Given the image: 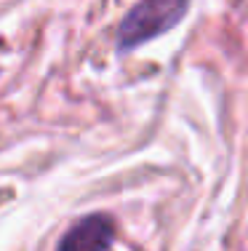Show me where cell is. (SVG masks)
I'll return each instance as SVG.
<instances>
[{
  "label": "cell",
  "instance_id": "cell-2",
  "mask_svg": "<svg viewBox=\"0 0 248 251\" xmlns=\"http://www.w3.org/2000/svg\"><path fill=\"white\" fill-rule=\"evenodd\" d=\"M115 238V225L107 214H91L78 219L62 235L56 251H107Z\"/></svg>",
  "mask_w": 248,
  "mask_h": 251
},
{
  "label": "cell",
  "instance_id": "cell-1",
  "mask_svg": "<svg viewBox=\"0 0 248 251\" xmlns=\"http://www.w3.org/2000/svg\"><path fill=\"white\" fill-rule=\"evenodd\" d=\"M187 0H141L126 14V19L117 27V49L131 51L158 35L176 27V22L184 16Z\"/></svg>",
  "mask_w": 248,
  "mask_h": 251
}]
</instances>
